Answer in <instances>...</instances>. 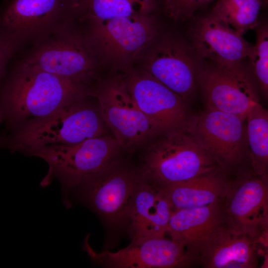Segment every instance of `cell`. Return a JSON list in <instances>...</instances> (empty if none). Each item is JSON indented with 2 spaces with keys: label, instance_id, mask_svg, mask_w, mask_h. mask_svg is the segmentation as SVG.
<instances>
[{
  "label": "cell",
  "instance_id": "5",
  "mask_svg": "<svg viewBox=\"0 0 268 268\" xmlns=\"http://www.w3.org/2000/svg\"><path fill=\"white\" fill-rule=\"evenodd\" d=\"M123 150L113 136L105 135L75 145L41 148L31 156L43 159L48 165L41 186L47 187L57 179L61 185L63 203L68 207L70 191L86 178L121 158Z\"/></svg>",
  "mask_w": 268,
  "mask_h": 268
},
{
  "label": "cell",
  "instance_id": "26",
  "mask_svg": "<svg viewBox=\"0 0 268 268\" xmlns=\"http://www.w3.org/2000/svg\"><path fill=\"white\" fill-rule=\"evenodd\" d=\"M3 121H4L3 116L2 113L1 111V109L0 108V123H1Z\"/></svg>",
  "mask_w": 268,
  "mask_h": 268
},
{
  "label": "cell",
  "instance_id": "19",
  "mask_svg": "<svg viewBox=\"0 0 268 268\" xmlns=\"http://www.w3.org/2000/svg\"><path fill=\"white\" fill-rule=\"evenodd\" d=\"M157 0H74V19L87 29L117 27L134 16L156 13Z\"/></svg>",
  "mask_w": 268,
  "mask_h": 268
},
{
  "label": "cell",
  "instance_id": "20",
  "mask_svg": "<svg viewBox=\"0 0 268 268\" xmlns=\"http://www.w3.org/2000/svg\"><path fill=\"white\" fill-rule=\"evenodd\" d=\"M230 182V177L217 169L181 183L159 188L175 210L223 201Z\"/></svg>",
  "mask_w": 268,
  "mask_h": 268
},
{
  "label": "cell",
  "instance_id": "17",
  "mask_svg": "<svg viewBox=\"0 0 268 268\" xmlns=\"http://www.w3.org/2000/svg\"><path fill=\"white\" fill-rule=\"evenodd\" d=\"M226 224L223 201L197 207L175 210L166 230L171 239L184 246L195 263L201 248L221 226Z\"/></svg>",
  "mask_w": 268,
  "mask_h": 268
},
{
  "label": "cell",
  "instance_id": "16",
  "mask_svg": "<svg viewBox=\"0 0 268 268\" xmlns=\"http://www.w3.org/2000/svg\"><path fill=\"white\" fill-rule=\"evenodd\" d=\"M258 239L226 224L205 242L196 262L205 268H255L258 266Z\"/></svg>",
  "mask_w": 268,
  "mask_h": 268
},
{
  "label": "cell",
  "instance_id": "22",
  "mask_svg": "<svg viewBox=\"0 0 268 268\" xmlns=\"http://www.w3.org/2000/svg\"><path fill=\"white\" fill-rule=\"evenodd\" d=\"M267 2V0H215L210 13L243 35L258 26L260 10Z\"/></svg>",
  "mask_w": 268,
  "mask_h": 268
},
{
  "label": "cell",
  "instance_id": "15",
  "mask_svg": "<svg viewBox=\"0 0 268 268\" xmlns=\"http://www.w3.org/2000/svg\"><path fill=\"white\" fill-rule=\"evenodd\" d=\"M189 29L192 46L198 57L217 66L240 63L252 45L239 34L210 13L197 17Z\"/></svg>",
  "mask_w": 268,
  "mask_h": 268
},
{
  "label": "cell",
  "instance_id": "4",
  "mask_svg": "<svg viewBox=\"0 0 268 268\" xmlns=\"http://www.w3.org/2000/svg\"><path fill=\"white\" fill-rule=\"evenodd\" d=\"M102 59L73 21L37 42L21 63L63 79L92 88Z\"/></svg>",
  "mask_w": 268,
  "mask_h": 268
},
{
  "label": "cell",
  "instance_id": "21",
  "mask_svg": "<svg viewBox=\"0 0 268 268\" xmlns=\"http://www.w3.org/2000/svg\"><path fill=\"white\" fill-rule=\"evenodd\" d=\"M247 144L251 168L260 176L268 177V112L259 103L247 114Z\"/></svg>",
  "mask_w": 268,
  "mask_h": 268
},
{
  "label": "cell",
  "instance_id": "13",
  "mask_svg": "<svg viewBox=\"0 0 268 268\" xmlns=\"http://www.w3.org/2000/svg\"><path fill=\"white\" fill-rule=\"evenodd\" d=\"M117 74L140 110L159 131L180 126L189 118L187 101L143 69L130 66Z\"/></svg>",
  "mask_w": 268,
  "mask_h": 268
},
{
  "label": "cell",
  "instance_id": "18",
  "mask_svg": "<svg viewBox=\"0 0 268 268\" xmlns=\"http://www.w3.org/2000/svg\"><path fill=\"white\" fill-rule=\"evenodd\" d=\"M173 211L163 191L143 178L135 192L128 216L132 242L164 236Z\"/></svg>",
  "mask_w": 268,
  "mask_h": 268
},
{
  "label": "cell",
  "instance_id": "3",
  "mask_svg": "<svg viewBox=\"0 0 268 268\" xmlns=\"http://www.w3.org/2000/svg\"><path fill=\"white\" fill-rule=\"evenodd\" d=\"M143 147L139 170L145 180L160 188L219 169L185 123L160 131Z\"/></svg>",
  "mask_w": 268,
  "mask_h": 268
},
{
  "label": "cell",
  "instance_id": "11",
  "mask_svg": "<svg viewBox=\"0 0 268 268\" xmlns=\"http://www.w3.org/2000/svg\"><path fill=\"white\" fill-rule=\"evenodd\" d=\"M226 225L266 241L268 222V177L252 170L231 179L223 200Z\"/></svg>",
  "mask_w": 268,
  "mask_h": 268
},
{
  "label": "cell",
  "instance_id": "10",
  "mask_svg": "<svg viewBox=\"0 0 268 268\" xmlns=\"http://www.w3.org/2000/svg\"><path fill=\"white\" fill-rule=\"evenodd\" d=\"M73 21V0H8L0 6V35L37 42Z\"/></svg>",
  "mask_w": 268,
  "mask_h": 268
},
{
  "label": "cell",
  "instance_id": "25",
  "mask_svg": "<svg viewBox=\"0 0 268 268\" xmlns=\"http://www.w3.org/2000/svg\"><path fill=\"white\" fill-rule=\"evenodd\" d=\"M22 42L9 35H0V84L7 71L9 62Z\"/></svg>",
  "mask_w": 268,
  "mask_h": 268
},
{
  "label": "cell",
  "instance_id": "2",
  "mask_svg": "<svg viewBox=\"0 0 268 268\" xmlns=\"http://www.w3.org/2000/svg\"><path fill=\"white\" fill-rule=\"evenodd\" d=\"M91 97L77 100L48 116L10 128L9 134L0 137V147L30 156L41 148L72 145L107 135V127L98 104L91 100Z\"/></svg>",
  "mask_w": 268,
  "mask_h": 268
},
{
  "label": "cell",
  "instance_id": "9",
  "mask_svg": "<svg viewBox=\"0 0 268 268\" xmlns=\"http://www.w3.org/2000/svg\"><path fill=\"white\" fill-rule=\"evenodd\" d=\"M197 83L207 109L232 114L245 120L251 108L259 103V86L244 62L225 66L209 64L201 67Z\"/></svg>",
  "mask_w": 268,
  "mask_h": 268
},
{
  "label": "cell",
  "instance_id": "24",
  "mask_svg": "<svg viewBox=\"0 0 268 268\" xmlns=\"http://www.w3.org/2000/svg\"><path fill=\"white\" fill-rule=\"evenodd\" d=\"M215 0H158L164 13L175 21H185L195 17Z\"/></svg>",
  "mask_w": 268,
  "mask_h": 268
},
{
  "label": "cell",
  "instance_id": "12",
  "mask_svg": "<svg viewBox=\"0 0 268 268\" xmlns=\"http://www.w3.org/2000/svg\"><path fill=\"white\" fill-rule=\"evenodd\" d=\"M148 48L142 69L188 102L195 94L199 69L193 47L165 36L156 39Z\"/></svg>",
  "mask_w": 268,
  "mask_h": 268
},
{
  "label": "cell",
  "instance_id": "1",
  "mask_svg": "<svg viewBox=\"0 0 268 268\" xmlns=\"http://www.w3.org/2000/svg\"><path fill=\"white\" fill-rule=\"evenodd\" d=\"M95 89L20 63L0 84V108L9 128L48 116Z\"/></svg>",
  "mask_w": 268,
  "mask_h": 268
},
{
  "label": "cell",
  "instance_id": "6",
  "mask_svg": "<svg viewBox=\"0 0 268 268\" xmlns=\"http://www.w3.org/2000/svg\"><path fill=\"white\" fill-rule=\"evenodd\" d=\"M244 120L232 114L206 108L189 116L185 124L218 168L230 177L231 173L236 176L246 171L243 165L248 153Z\"/></svg>",
  "mask_w": 268,
  "mask_h": 268
},
{
  "label": "cell",
  "instance_id": "7",
  "mask_svg": "<svg viewBox=\"0 0 268 268\" xmlns=\"http://www.w3.org/2000/svg\"><path fill=\"white\" fill-rule=\"evenodd\" d=\"M142 180L139 169L120 158L85 179L69 194L75 191L84 203L110 224L117 225L128 220L134 196Z\"/></svg>",
  "mask_w": 268,
  "mask_h": 268
},
{
  "label": "cell",
  "instance_id": "8",
  "mask_svg": "<svg viewBox=\"0 0 268 268\" xmlns=\"http://www.w3.org/2000/svg\"><path fill=\"white\" fill-rule=\"evenodd\" d=\"M104 122L123 150L144 147L160 132L132 99L117 74L95 89Z\"/></svg>",
  "mask_w": 268,
  "mask_h": 268
},
{
  "label": "cell",
  "instance_id": "23",
  "mask_svg": "<svg viewBox=\"0 0 268 268\" xmlns=\"http://www.w3.org/2000/svg\"><path fill=\"white\" fill-rule=\"evenodd\" d=\"M256 41L248 55L249 67L265 98L268 95V28L266 23L259 24Z\"/></svg>",
  "mask_w": 268,
  "mask_h": 268
},
{
  "label": "cell",
  "instance_id": "14",
  "mask_svg": "<svg viewBox=\"0 0 268 268\" xmlns=\"http://www.w3.org/2000/svg\"><path fill=\"white\" fill-rule=\"evenodd\" d=\"M84 240V250L93 262L114 268H174L191 266L195 263L186 247L164 236L131 242L127 247L112 252L98 253Z\"/></svg>",
  "mask_w": 268,
  "mask_h": 268
}]
</instances>
